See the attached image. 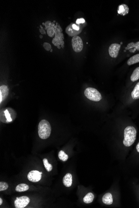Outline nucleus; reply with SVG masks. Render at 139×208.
Masks as SVG:
<instances>
[{
    "label": "nucleus",
    "mask_w": 139,
    "mask_h": 208,
    "mask_svg": "<svg viewBox=\"0 0 139 208\" xmlns=\"http://www.w3.org/2000/svg\"><path fill=\"white\" fill-rule=\"evenodd\" d=\"M137 131L134 127L129 126L124 130L123 144L126 147H130L135 142L136 138Z\"/></svg>",
    "instance_id": "f257e3e1"
},
{
    "label": "nucleus",
    "mask_w": 139,
    "mask_h": 208,
    "mask_svg": "<svg viewBox=\"0 0 139 208\" xmlns=\"http://www.w3.org/2000/svg\"><path fill=\"white\" fill-rule=\"evenodd\" d=\"M51 127L50 124L46 120H43L39 123L38 126V133L42 139H46L50 136Z\"/></svg>",
    "instance_id": "f03ea898"
},
{
    "label": "nucleus",
    "mask_w": 139,
    "mask_h": 208,
    "mask_svg": "<svg viewBox=\"0 0 139 208\" xmlns=\"http://www.w3.org/2000/svg\"><path fill=\"white\" fill-rule=\"evenodd\" d=\"M84 94L88 99L92 101H99L102 99V96L99 91L93 88H87L84 91Z\"/></svg>",
    "instance_id": "7ed1b4c3"
},
{
    "label": "nucleus",
    "mask_w": 139,
    "mask_h": 208,
    "mask_svg": "<svg viewBox=\"0 0 139 208\" xmlns=\"http://www.w3.org/2000/svg\"><path fill=\"white\" fill-rule=\"evenodd\" d=\"M14 111L11 108H8L1 113V121L4 123H10L15 119L16 114H13Z\"/></svg>",
    "instance_id": "20e7f679"
},
{
    "label": "nucleus",
    "mask_w": 139,
    "mask_h": 208,
    "mask_svg": "<svg viewBox=\"0 0 139 208\" xmlns=\"http://www.w3.org/2000/svg\"><path fill=\"white\" fill-rule=\"evenodd\" d=\"M72 48L76 52H80L83 50L84 44L83 40L80 37L75 36L72 40Z\"/></svg>",
    "instance_id": "39448f33"
},
{
    "label": "nucleus",
    "mask_w": 139,
    "mask_h": 208,
    "mask_svg": "<svg viewBox=\"0 0 139 208\" xmlns=\"http://www.w3.org/2000/svg\"><path fill=\"white\" fill-rule=\"evenodd\" d=\"M30 202V199L26 196L17 197L14 202L15 207L16 208H23L28 205Z\"/></svg>",
    "instance_id": "423d86ee"
},
{
    "label": "nucleus",
    "mask_w": 139,
    "mask_h": 208,
    "mask_svg": "<svg viewBox=\"0 0 139 208\" xmlns=\"http://www.w3.org/2000/svg\"><path fill=\"white\" fill-rule=\"evenodd\" d=\"M121 45L117 43H113L110 45L109 48V53L112 58H116L119 54Z\"/></svg>",
    "instance_id": "0eeeda50"
},
{
    "label": "nucleus",
    "mask_w": 139,
    "mask_h": 208,
    "mask_svg": "<svg viewBox=\"0 0 139 208\" xmlns=\"http://www.w3.org/2000/svg\"><path fill=\"white\" fill-rule=\"evenodd\" d=\"M41 173L37 170L31 171L28 174V180L33 182H38L41 180Z\"/></svg>",
    "instance_id": "6e6552de"
},
{
    "label": "nucleus",
    "mask_w": 139,
    "mask_h": 208,
    "mask_svg": "<svg viewBox=\"0 0 139 208\" xmlns=\"http://www.w3.org/2000/svg\"><path fill=\"white\" fill-rule=\"evenodd\" d=\"M8 93L9 89L7 86L3 85L0 87V103L6 99Z\"/></svg>",
    "instance_id": "1a4fd4ad"
},
{
    "label": "nucleus",
    "mask_w": 139,
    "mask_h": 208,
    "mask_svg": "<svg viewBox=\"0 0 139 208\" xmlns=\"http://www.w3.org/2000/svg\"><path fill=\"white\" fill-rule=\"evenodd\" d=\"M62 182L63 184L66 187L71 186L72 182V174L70 173L66 174L63 177Z\"/></svg>",
    "instance_id": "9d476101"
},
{
    "label": "nucleus",
    "mask_w": 139,
    "mask_h": 208,
    "mask_svg": "<svg viewBox=\"0 0 139 208\" xmlns=\"http://www.w3.org/2000/svg\"><path fill=\"white\" fill-rule=\"evenodd\" d=\"M102 201L105 205H111L113 202L112 195L110 193H106L102 197Z\"/></svg>",
    "instance_id": "9b49d317"
},
{
    "label": "nucleus",
    "mask_w": 139,
    "mask_h": 208,
    "mask_svg": "<svg viewBox=\"0 0 139 208\" xmlns=\"http://www.w3.org/2000/svg\"><path fill=\"white\" fill-rule=\"evenodd\" d=\"M129 11L128 6L125 4H121L118 7V13L121 15H125L128 14Z\"/></svg>",
    "instance_id": "f8f14e48"
},
{
    "label": "nucleus",
    "mask_w": 139,
    "mask_h": 208,
    "mask_svg": "<svg viewBox=\"0 0 139 208\" xmlns=\"http://www.w3.org/2000/svg\"><path fill=\"white\" fill-rule=\"evenodd\" d=\"M65 31H66V33H67L69 36H73V37L76 36V35H78V34H80L81 32V31H76L73 30L72 26H71V24H70V25L67 26L66 28Z\"/></svg>",
    "instance_id": "ddd939ff"
},
{
    "label": "nucleus",
    "mask_w": 139,
    "mask_h": 208,
    "mask_svg": "<svg viewBox=\"0 0 139 208\" xmlns=\"http://www.w3.org/2000/svg\"><path fill=\"white\" fill-rule=\"evenodd\" d=\"M131 96L133 99H139V82L137 84L132 91Z\"/></svg>",
    "instance_id": "4468645a"
},
{
    "label": "nucleus",
    "mask_w": 139,
    "mask_h": 208,
    "mask_svg": "<svg viewBox=\"0 0 139 208\" xmlns=\"http://www.w3.org/2000/svg\"><path fill=\"white\" fill-rule=\"evenodd\" d=\"M29 188V186L27 184H20L16 186L15 191L17 192H23V191H27Z\"/></svg>",
    "instance_id": "2eb2a0df"
},
{
    "label": "nucleus",
    "mask_w": 139,
    "mask_h": 208,
    "mask_svg": "<svg viewBox=\"0 0 139 208\" xmlns=\"http://www.w3.org/2000/svg\"><path fill=\"white\" fill-rule=\"evenodd\" d=\"M138 62H139V54H137L133 56L128 59L127 61V64L129 66H130Z\"/></svg>",
    "instance_id": "dca6fc26"
},
{
    "label": "nucleus",
    "mask_w": 139,
    "mask_h": 208,
    "mask_svg": "<svg viewBox=\"0 0 139 208\" xmlns=\"http://www.w3.org/2000/svg\"><path fill=\"white\" fill-rule=\"evenodd\" d=\"M94 195L92 193L90 192L87 194L84 198V202L86 204H90L93 201Z\"/></svg>",
    "instance_id": "f3484780"
},
{
    "label": "nucleus",
    "mask_w": 139,
    "mask_h": 208,
    "mask_svg": "<svg viewBox=\"0 0 139 208\" xmlns=\"http://www.w3.org/2000/svg\"><path fill=\"white\" fill-rule=\"evenodd\" d=\"M139 79V67H137L134 70L131 77V81L134 82Z\"/></svg>",
    "instance_id": "a211bd4d"
},
{
    "label": "nucleus",
    "mask_w": 139,
    "mask_h": 208,
    "mask_svg": "<svg viewBox=\"0 0 139 208\" xmlns=\"http://www.w3.org/2000/svg\"><path fill=\"white\" fill-rule=\"evenodd\" d=\"M58 158L62 161H66L68 159V156L62 150L60 151L58 153Z\"/></svg>",
    "instance_id": "6ab92c4d"
},
{
    "label": "nucleus",
    "mask_w": 139,
    "mask_h": 208,
    "mask_svg": "<svg viewBox=\"0 0 139 208\" xmlns=\"http://www.w3.org/2000/svg\"><path fill=\"white\" fill-rule=\"evenodd\" d=\"M43 163H44L45 168L48 172H51L52 170L53 166L51 164L49 163L46 158H44L43 160Z\"/></svg>",
    "instance_id": "aec40b11"
},
{
    "label": "nucleus",
    "mask_w": 139,
    "mask_h": 208,
    "mask_svg": "<svg viewBox=\"0 0 139 208\" xmlns=\"http://www.w3.org/2000/svg\"><path fill=\"white\" fill-rule=\"evenodd\" d=\"M133 47L135 48L134 51H135V50H139V42L136 43H131L129 44L127 47L125 48V49L129 50V49H131Z\"/></svg>",
    "instance_id": "412c9836"
},
{
    "label": "nucleus",
    "mask_w": 139,
    "mask_h": 208,
    "mask_svg": "<svg viewBox=\"0 0 139 208\" xmlns=\"http://www.w3.org/2000/svg\"><path fill=\"white\" fill-rule=\"evenodd\" d=\"M8 184L4 181L0 182V191H5L8 189Z\"/></svg>",
    "instance_id": "4be33fe9"
},
{
    "label": "nucleus",
    "mask_w": 139,
    "mask_h": 208,
    "mask_svg": "<svg viewBox=\"0 0 139 208\" xmlns=\"http://www.w3.org/2000/svg\"><path fill=\"white\" fill-rule=\"evenodd\" d=\"M43 46H44V47L46 50L49 51L51 50V45L48 43H44Z\"/></svg>",
    "instance_id": "5701e85b"
},
{
    "label": "nucleus",
    "mask_w": 139,
    "mask_h": 208,
    "mask_svg": "<svg viewBox=\"0 0 139 208\" xmlns=\"http://www.w3.org/2000/svg\"><path fill=\"white\" fill-rule=\"evenodd\" d=\"M71 25L73 30L76 31H82V30H80L79 25H77L76 24H74V23H71Z\"/></svg>",
    "instance_id": "b1692460"
},
{
    "label": "nucleus",
    "mask_w": 139,
    "mask_h": 208,
    "mask_svg": "<svg viewBox=\"0 0 139 208\" xmlns=\"http://www.w3.org/2000/svg\"><path fill=\"white\" fill-rule=\"evenodd\" d=\"M85 22V19L83 18H80V19L79 18V19H77L76 21V23L78 25H79V24H81V23H84Z\"/></svg>",
    "instance_id": "393cba45"
},
{
    "label": "nucleus",
    "mask_w": 139,
    "mask_h": 208,
    "mask_svg": "<svg viewBox=\"0 0 139 208\" xmlns=\"http://www.w3.org/2000/svg\"><path fill=\"white\" fill-rule=\"evenodd\" d=\"M136 149L137 150V151H138V152H139V142L138 143V144H137L136 146Z\"/></svg>",
    "instance_id": "a878e982"
},
{
    "label": "nucleus",
    "mask_w": 139,
    "mask_h": 208,
    "mask_svg": "<svg viewBox=\"0 0 139 208\" xmlns=\"http://www.w3.org/2000/svg\"><path fill=\"white\" fill-rule=\"evenodd\" d=\"M3 203V200L1 198H0V205H1Z\"/></svg>",
    "instance_id": "bb28decb"
},
{
    "label": "nucleus",
    "mask_w": 139,
    "mask_h": 208,
    "mask_svg": "<svg viewBox=\"0 0 139 208\" xmlns=\"http://www.w3.org/2000/svg\"><path fill=\"white\" fill-rule=\"evenodd\" d=\"M122 44V42H121V43H120V45H121Z\"/></svg>",
    "instance_id": "cd10ccee"
},
{
    "label": "nucleus",
    "mask_w": 139,
    "mask_h": 208,
    "mask_svg": "<svg viewBox=\"0 0 139 208\" xmlns=\"http://www.w3.org/2000/svg\"><path fill=\"white\" fill-rule=\"evenodd\" d=\"M40 37H41V38H43V37H42V36H40Z\"/></svg>",
    "instance_id": "c85d7f7f"
},
{
    "label": "nucleus",
    "mask_w": 139,
    "mask_h": 208,
    "mask_svg": "<svg viewBox=\"0 0 139 208\" xmlns=\"http://www.w3.org/2000/svg\"><path fill=\"white\" fill-rule=\"evenodd\" d=\"M51 52H52V50H51Z\"/></svg>",
    "instance_id": "c756f323"
}]
</instances>
